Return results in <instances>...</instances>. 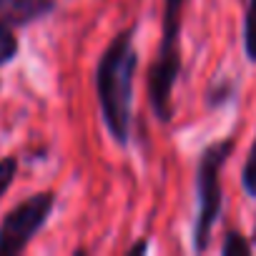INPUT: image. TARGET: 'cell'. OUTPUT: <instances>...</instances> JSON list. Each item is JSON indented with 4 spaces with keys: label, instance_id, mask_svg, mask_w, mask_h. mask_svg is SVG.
<instances>
[{
    "label": "cell",
    "instance_id": "cell-1",
    "mask_svg": "<svg viewBox=\"0 0 256 256\" xmlns=\"http://www.w3.org/2000/svg\"><path fill=\"white\" fill-rule=\"evenodd\" d=\"M136 30L138 26L134 23L116 33L93 73L103 123L118 146H128L134 134V78L138 68V50L134 43Z\"/></svg>",
    "mask_w": 256,
    "mask_h": 256
},
{
    "label": "cell",
    "instance_id": "cell-2",
    "mask_svg": "<svg viewBox=\"0 0 256 256\" xmlns=\"http://www.w3.org/2000/svg\"><path fill=\"white\" fill-rule=\"evenodd\" d=\"M186 0H164L161 43L148 70V103L161 123L171 120L174 88L181 76V30H184Z\"/></svg>",
    "mask_w": 256,
    "mask_h": 256
},
{
    "label": "cell",
    "instance_id": "cell-3",
    "mask_svg": "<svg viewBox=\"0 0 256 256\" xmlns=\"http://www.w3.org/2000/svg\"><path fill=\"white\" fill-rule=\"evenodd\" d=\"M236 146L234 136H226L206 146L196 164V218H194V251L204 254L211 244L214 226L224 211V166Z\"/></svg>",
    "mask_w": 256,
    "mask_h": 256
},
{
    "label": "cell",
    "instance_id": "cell-4",
    "mask_svg": "<svg viewBox=\"0 0 256 256\" xmlns=\"http://www.w3.org/2000/svg\"><path fill=\"white\" fill-rule=\"evenodd\" d=\"M56 206L53 191H38L20 201L16 208L6 214L0 221V256H16L23 254L30 241L40 234V228L48 224Z\"/></svg>",
    "mask_w": 256,
    "mask_h": 256
},
{
    "label": "cell",
    "instance_id": "cell-5",
    "mask_svg": "<svg viewBox=\"0 0 256 256\" xmlns=\"http://www.w3.org/2000/svg\"><path fill=\"white\" fill-rule=\"evenodd\" d=\"M56 8V0H0V20L8 26H28L46 18Z\"/></svg>",
    "mask_w": 256,
    "mask_h": 256
},
{
    "label": "cell",
    "instance_id": "cell-6",
    "mask_svg": "<svg viewBox=\"0 0 256 256\" xmlns=\"http://www.w3.org/2000/svg\"><path fill=\"white\" fill-rule=\"evenodd\" d=\"M244 50L251 63H256V0H246L244 16Z\"/></svg>",
    "mask_w": 256,
    "mask_h": 256
},
{
    "label": "cell",
    "instance_id": "cell-7",
    "mask_svg": "<svg viewBox=\"0 0 256 256\" xmlns=\"http://www.w3.org/2000/svg\"><path fill=\"white\" fill-rule=\"evenodd\" d=\"M241 186L248 198H256V136L251 141V148H248L244 168H241Z\"/></svg>",
    "mask_w": 256,
    "mask_h": 256
},
{
    "label": "cell",
    "instance_id": "cell-8",
    "mask_svg": "<svg viewBox=\"0 0 256 256\" xmlns=\"http://www.w3.org/2000/svg\"><path fill=\"white\" fill-rule=\"evenodd\" d=\"M18 38L13 33V26H8L6 20H0V66L10 63L18 56Z\"/></svg>",
    "mask_w": 256,
    "mask_h": 256
},
{
    "label": "cell",
    "instance_id": "cell-9",
    "mask_svg": "<svg viewBox=\"0 0 256 256\" xmlns=\"http://www.w3.org/2000/svg\"><path fill=\"white\" fill-rule=\"evenodd\" d=\"M251 251H254V244L246 241V236H241L238 231H228L224 236V244H221L224 256H248Z\"/></svg>",
    "mask_w": 256,
    "mask_h": 256
},
{
    "label": "cell",
    "instance_id": "cell-10",
    "mask_svg": "<svg viewBox=\"0 0 256 256\" xmlns=\"http://www.w3.org/2000/svg\"><path fill=\"white\" fill-rule=\"evenodd\" d=\"M16 174H18V158H16V156H6V158H0V198H3V196H6V191L13 186Z\"/></svg>",
    "mask_w": 256,
    "mask_h": 256
},
{
    "label": "cell",
    "instance_id": "cell-11",
    "mask_svg": "<svg viewBox=\"0 0 256 256\" xmlns=\"http://www.w3.org/2000/svg\"><path fill=\"white\" fill-rule=\"evenodd\" d=\"M148 251V244L146 241H138V244H134L131 248H128V256H136V254H146Z\"/></svg>",
    "mask_w": 256,
    "mask_h": 256
},
{
    "label": "cell",
    "instance_id": "cell-12",
    "mask_svg": "<svg viewBox=\"0 0 256 256\" xmlns=\"http://www.w3.org/2000/svg\"><path fill=\"white\" fill-rule=\"evenodd\" d=\"M254 246H256V224H254Z\"/></svg>",
    "mask_w": 256,
    "mask_h": 256
}]
</instances>
